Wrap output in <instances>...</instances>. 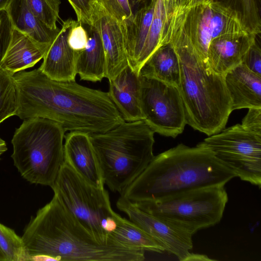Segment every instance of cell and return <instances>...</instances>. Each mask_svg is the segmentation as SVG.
I'll list each match as a JSON object with an SVG mask.
<instances>
[{"instance_id": "9a60e30c", "label": "cell", "mask_w": 261, "mask_h": 261, "mask_svg": "<svg viewBox=\"0 0 261 261\" xmlns=\"http://www.w3.org/2000/svg\"><path fill=\"white\" fill-rule=\"evenodd\" d=\"M70 18L63 22L56 37L38 68L49 79L59 82L75 81L79 53L69 45L67 38L74 22Z\"/></svg>"}, {"instance_id": "7a4b0ae2", "label": "cell", "mask_w": 261, "mask_h": 261, "mask_svg": "<svg viewBox=\"0 0 261 261\" xmlns=\"http://www.w3.org/2000/svg\"><path fill=\"white\" fill-rule=\"evenodd\" d=\"M30 257L45 255L51 260L142 261L145 250L115 239L96 238L65 207L54 194L32 217L21 237ZM31 261V260H30Z\"/></svg>"}, {"instance_id": "836d02e7", "label": "cell", "mask_w": 261, "mask_h": 261, "mask_svg": "<svg viewBox=\"0 0 261 261\" xmlns=\"http://www.w3.org/2000/svg\"><path fill=\"white\" fill-rule=\"evenodd\" d=\"M248 109L247 114L242 120L241 125L248 130L261 134V108Z\"/></svg>"}, {"instance_id": "d590c367", "label": "cell", "mask_w": 261, "mask_h": 261, "mask_svg": "<svg viewBox=\"0 0 261 261\" xmlns=\"http://www.w3.org/2000/svg\"><path fill=\"white\" fill-rule=\"evenodd\" d=\"M117 1L124 12L126 16V19L130 18L133 15L134 12L130 6L128 0H117Z\"/></svg>"}, {"instance_id": "3957f363", "label": "cell", "mask_w": 261, "mask_h": 261, "mask_svg": "<svg viewBox=\"0 0 261 261\" xmlns=\"http://www.w3.org/2000/svg\"><path fill=\"white\" fill-rule=\"evenodd\" d=\"M236 175L202 142L179 144L156 156L121 193L133 203L156 201L192 190L225 186Z\"/></svg>"}, {"instance_id": "f1b7e54d", "label": "cell", "mask_w": 261, "mask_h": 261, "mask_svg": "<svg viewBox=\"0 0 261 261\" xmlns=\"http://www.w3.org/2000/svg\"><path fill=\"white\" fill-rule=\"evenodd\" d=\"M33 14L47 28L59 29L57 22L60 18V0H26Z\"/></svg>"}, {"instance_id": "8fae6325", "label": "cell", "mask_w": 261, "mask_h": 261, "mask_svg": "<svg viewBox=\"0 0 261 261\" xmlns=\"http://www.w3.org/2000/svg\"><path fill=\"white\" fill-rule=\"evenodd\" d=\"M139 77L143 121L154 133L175 138L187 124L178 87L156 80Z\"/></svg>"}, {"instance_id": "484cf974", "label": "cell", "mask_w": 261, "mask_h": 261, "mask_svg": "<svg viewBox=\"0 0 261 261\" xmlns=\"http://www.w3.org/2000/svg\"><path fill=\"white\" fill-rule=\"evenodd\" d=\"M165 24V15L163 1L156 0L153 18L139 60L140 69L161 46Z\"/></svg>"}, {"instance_id": "83f0119b", "label": "cell", "mask_w": 261, "mask_h": 261, "mask_svg": "<svg viewBox=\"0 0 261 261\" xmlns=\"http://www.w3.org/2000/svg\"><path fill=\"white\" fill-rule=\"evenodd\" d=\"M0 249L6 261H30L21 237L0 223Z\"/></svg>"}, {"instance_id": "4dcf8cb0", "label": "cell", "mask_w": 261, "mask_h": 261, "mask_svg": "<svg viewBox=\"0 0 261 261\" xmlns=\"http://www.w3.org/2000/svg\"><path fill=\"white\" fill-rule=\"evenodd\" d=\"M88 40V31L81 22L75 20L68 36L69 46L74 51L80 52L85 48Z\"/></svg>"}, {"instance_id": "2e32d148", "label": "cell", "mask_w": 261, "mask_h": 261, "mask_svg": "<svg viewBox=\"0 0 261 261\" xmlns=\"http://www.w3.org/2000/svg\"><path fill=\"white\" fill-rule=\"evenodd\" d=\"M256 39V36L252 34L222 36L215 39L207 51L208 69L224 76L242 63L245 54Z\"/></svg>"}, {"instance_id": "d4e9b609", "label": "cell", "mask_w": 261, "mask_h": 261, "mask_svg": "<svg viewBox=\"0 0 261 261\" xmlns=\"http://www.w3.org/2000/svg\"><path fill=\"white\" fill-rule=\"evenodd\" d=\"M233 11L250 34L261 33V0H219Z\"/></svg>"}, {"instance_id": "52a82bcc", "label": "cell", "mask_w": 261, "mask_h": 261, "mask_svg": "<svg viewBox=\"0 0 261 261\" xmlns=\"http://www.w3.org/2000/svg\"><path fill=\"white\" fill-rule=\"evenodd\" d=\"M248 34L233 11L219 0H207L190 6L179 5L161 45L170 43L188 48L207 67V51L213 40L222 36Z\"/></svg>"}, {"instance_id": "d6986e66", "label": "cell", "mask_w": 261, "mask_h": 261, "mask_svg": "<svg viewBox=\"0 0 261 261\" xmlns=\"http://www.w3.org/2000/svg\"><path fill=\"white\" fill-rule=\"evenodd\" d=\"M50 45L38 42L13 28L0 67L13 75L33 67L43 58Z\"/></svg>"}, {"instance_id": "4fadbf2b", "label": "cell", "mask_w": 261, "mask_h": 261, "mask_svg": "<svg viewBox=\"0 0 261 261\" xmlns=\"http://www.w3.org/2000/svg\"><path fill=\"white\" fill-rule=\"evenodd\" d=\"M116 205L128 216L130 221L155 240L165 251L175 255L179 260H187L193 248L192 234L143 211L121 196Z\"/></svg>"}, {"instance_id": "ab89813d", "label": "cell", "mask_w": 261, "mask_h": 261, "mask_svg": "<svg viewBox=\"0 0 261 261\" xmlns=\"http://www.w3.org/2000/svg\"><path fill=\"white\" fill-rule=\"evenodd\" d=\"M11 0H0V11L6 10Z\"/></svg>"}, {"instance_id": "9c48e42d", "label": "cell", "mask_w": 261, "mask_h": 261, "mask_svg": "<svg viewBox=\"0 0 261 261\" xmlns=\"http://www.w3.org/2000/svg\"><path fill=\"white\" fill-rule=\"evenodd\" d=\"M227 201L224 186H219L192 190L159 201L133 203L143 211L193 235L200 229L218 224Z\"/></svg>"}, {"instance_id": "7402d4cb", "label": "cell", "mask_w": 261, "mask_h": 261, "mask_svg": "<svg viewBox=\"0 0 261 261\" xmlns=\"http://www.w3.org/2000/svg\"><path fill=\"white\" fill-rule=\"evenodd\" d=\"M139 75L178 87L180 82V64L172 46L170 43L160 46L143 65Z\"/></svg>"}, {"instance_id": "ba28073f", "label": "cell", "mask_w": 261, "mask_h": 261, "mask_svg": "<svg viewBox=\"0 0 261 261\" xmlns=\"http://www.w3.org/2000/svg\"><path fill=\"white\" fill-rule=\"evenodd\" d=\"M65 206L96 238L108 242L122 218L112 209L109 193L86 181L64 162L51 187Z\"/></svg>"}, {"instance_id": "8992f818", "label": "cell", "mask_w": 261, "mask_h": 261, "mask_svg": "<svg viewBox=\"0 0 261 261\" xmlns=\"http://www.w3.org/2000/svg\"><path fill=\"white\" fill-rule=\"evenodd\" d=\"M66 132L58 122L24 119L13 135L11 157L21 175L32 184L51 187L64 162Z\"/></svg>"}, {"instance_id": "5bb4252c", "label": "cell", "mask_w": 261, "mask_h": 261, "mask_svg": "<svg viewBox=\"0 0 261 261\" xmlns=\"http://www.w3.org/2000/svg\"><path fill=\"white\" fill-rule=\"evenodd\" d=\"M64 138V162L88 184L103 188L105 183L90 134L72 131L65 135Z\"/></svg>"}, {"instance_id": "d6a6232c", "label": "cell", "mask_w": 261, "mask_h": 261, "mask_svg": "<svg viewBox=\"0 0 261 261\" xmlns=\"http://www.w3.org/2000/svg\"><path fill=\"white\" fill-rule=\"evenodd\" d=\"M256 40L245 54L242 64L252 72L261 76V49Z\"/></svg>"}, {"instance_id": "cb8c5ba5", "label": "cell", "mask_w": 261, "mask_h": 261, "mask_svg": "<svg viewBox=\"0 0 261 261\" xmlns=\"http://www.w3.org/2000/svg\"><path fill=\"white\" fill-rule=\"evenodd\" d=\"M112 235L118 242L126 246L160 253L165 251L155 240L125 218H121Z\"/></svg>"}, {"instance_id": "60d3db41", "label": "cell", "mask_w": 261, "mask_h": 261, "mask_svg": "<svg viewBox=\"0 0 261 261\" xmlns=\"http://www.w3.org/2000/svg\"><path fill=\"white\" fill-rule=\"evenodd\" d=\"M207 0H187L186 4L184 5L187 6H190L200 2H202L204 1H206Z\"/></svg>"}, {"instance_id": "ac0fdd59", "label": "cell", "mask_w": 261, "mask_h": 261, "mask_svg": "<svg viewBox=\"0 0 261 261\" xmlns=\"http://www.w3.org/2000/svg\"><path fill=\"white\" fill-rule=\"evenodd\" d=\"M232 111L261 108V76L240 64L224 76Z\"/></svg>"}, {"instance_id": "e0dca14e", "label": "cell", "mask_w": 261, "mask_h": 261, "mask_svg": "<svg viewBox=\"0 0 261 261\" xmlns=\"http://www.w3.org/2000/svg\"><path fill=\"white\" fill-rule=\"evenodd\" d=\"M109 81V96L125 121L142 120L139 75L129 66Z\"/></svg>"}, {"instance_id": "7c38bea8", "label": "cell", "mask_w": 261, "mask_h": 261, "mask_svg": "<svg viewBox=\"0 0 261 261\" xmlns=\"http://www.w3.org/2000/svg\"><path fill=\"white\" fill-rule=\"evenodd\" d=\"M98 29L106 61L109 81L128 66L126 54V16L117 0H96L91 25Z\"/></svg>"}, {"instance_id": "e575fe53", "label": "cell", "mask_w": 261, "mask_h": 261, "mask_svg": "<svg viewBox=\"0 0 261 261\" xmlns=\"http://www.w3.org/2000/svg\"><path fill=\"white\" fill-rule=\"evenodd\" d=\"M165 15V24L163 33L161 43L167 29L170 19L176 8L178 7L177 0H162Z\"/></svg>"}, {"instance_id": "44dd1931", "label": "cell", "mask_w": 261, "mask_h": 261, "mask_svg": "<svg viewBox=\"0 0 261 261\" xmlns=\"http://www.w3.org/2000/svg\"><path fill=\"white\" fill-rule=\"evenodd\" d=\"M88 40L85 48L79 53L76 72L81 80L101 82L106 75V55L99 32L89 25Z\"/></svg>"}, {"instance_id": "277c9868", "label": "cell", "mask_w": 261, "mask_h": 261, "mask_svg": "<svg viewBox=\"0 0 261 261\" xmlns=\"http://www.w3.org/2000/svg\"><path fill=\"white\" fill-rule=\"evenodd\" d=\"M172 47L179 61L178 88L187 124L208 136L220 132L232 111L224 76L210 70L192 50Z\"/></svg>"}, {"instance_id": "1f68e13d", "label": "cell", "mask_w": 261, "mask_h": 261, "mask_svg": "<svg viewBox=\"0 0 261 261\" xmlns=\"http://www.w3.org/2000/svg\"><path fill=\"white\" fill-rule=\"evenodd\" d=\"M13 27L6 10L0 11V64L9 45Z\"/></svg>"}, {"instance_id": "74e56055", "label": "cell", "mask_w": 261, "mask_h": 261, "mask_svg": "<svg viewBox=\"0 0 261 261\" xmlns=\"http://www.w3.org/2000/svg\"><path fill=\"white\" fill-rule=\"evenodd\" d=\"M145 0H128L130 6L133 9L134 7L139 6L144 3Z\"/></svg>"}, {"instance_id": "4316f807", "label": "cell", "mask_w": 261, "mask_h": 261, "mask_svg": "<svg viewBox=\"0 0 261 261\" xmlns=\"http://www.w3.org/2000/svg\"><path fill=\"white\" fill-rule=\"evenodd\" d=\"M18 98L13 75L0 67V123L14 116Z\"/></svg>"}, {"instance_id": "603a6c76", "label": "cell", "mask_w": 261, "mask_h": 261, "mask_svg": "<svg viewBox=\"0 0 261 261\" xmlns=\"http://www.w3.org/2000/svg\"><path fill=\"white\" fill-rule=\"evenodd\" d=\"M6 10L13 28L38 42L51 44L60 30H50L43 24L32 12L26 0H11Z\"/></svg>"}, {"instance_id": "7bdbcfd3", "label": "cell", "mask_w": 261, "mask_h": 261, "mask_svg": "<svg viewBox=\"0 0 261 261\" xmlns=\"http://www.w3.org/2000/svg\"><path fill=\"white\" fill-rule=\"evenodd\" d=\"M187 1V0H177L178 5V6L179 5H184L186 4Z\"/></svg>"}, {"instance_id": "ffe728a7", "label": "cell", "mask_w": 261, "mask_h": 261, "mask_svg": "<svg viewBox=\"0 0 261 261\" xmlns=\"http://www.w3.org/2000/svg\"><path fill=\"white\" fill-rule=\"evenodd\" d=\"M155 2L156 0H150L126 19L128 64L138 75L140 69L139 60L153 18Z\"/></svg>"}, {"instance_id": "f546056e", "label": "cell", "mask_w": 261, "mask_h": 261, "mask_svg": "<svg viewBox=\"0 0 261 261\" xmlns=\"http://www.w3.org/2000/svg\"><path fill=\"white\" fill-rule=\"evenodd\" d=\"M73 9L77 21L82 24L91 25L96 0H68Z\"/></svg>"}, {"instance_id": "b9f144b4", "label": "cell", "mask_w": 261, "mask_h": 261, "mask_svg": "<svg viewBox=\"0 0 261 261\" xmlns=\"http://www.w3.org/2000/svg\"><path fill=\"white\" fill-rule=\"evenodd\" d=\"M0 261H6V257L1 249H0Z\"/></svg>"}, {"instance_id": "5b68a950", "label": "cell", "mask_w": 261, "mask_h": 261, "mask_svg": "<svg viewBox=\"0 0 261 261\" xmlns=\"http://www.w3.org/2000/svg\"><path fill=\"white\" fill-rule=\"evenodd\" d=\"M154 134L140 120L90 134L104 183L112 191L121 193L152 160Z\"/></svg>"}, {"instance_id": "8d00e7d4", "label": "cell", "mask_w": 261, "mask_h": 261, "mask_svg": "<svg viewBox=\"0 0 261 261\" xmlns=\"http://www.w3.org/2000/svg\"><path fill=\"white\" fill-rule=\"evenodd\" d=\"M187 260H212L207 256L199 254L191 253Z\"/></svg>"}, {"instance_id": "6da1fadb", "label": "cell", "mask_w": 261, "mask_h": 261, "mask_svg": "<svg viewBox=\"0 0 261 261\" xmlns=\"http://www.w3.org/2000/svg\"><path fill=\"white\" fill-rule=\"evenodd\" d=\"M18 98L15 115L59 123L65 132H105L124 120L108 93L48 77L39 68L13 75Z\"/></svg>"}, {"instance_id": "30bf717a", "label": "cell", "mask_w": 261, "mask_h": 261, "mask_svg": "<svg viewBox=\"0 0 261 261\" xmlns=\"http://www.w3.org/2000/svg\"><path fill=\"white\" fill-rule=\"evenodd\" d=\"M201 142L236 176L260 188L261 134L237 124Z\"/></svg>"}, {"instance_id": "f35d334b", "label": "cell", "mask_w": 261, "mask_h": 261, "mask_svg": "<svg viewBox=\"0 0 261 261\" xmlns=\"http://www.w3.org/2000/svg\"><path fill=\"white\" fill-rule=\"evenodd\" d=\"M7 149V147L5 141L0 137V156Z\"/></svg>"}]
</instances>
